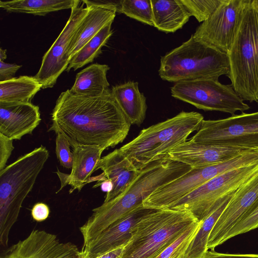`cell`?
Segmentation results:
<instances>
[{"mask_svg": "<svg viewBox=\"0 0 258 258\" xmlns=\"http://www.w3.org/2000/svg\"><path fill=\"white\" fill-rule=\"evenodd\" d=\"M251 5L258 15V0H251Z\"/></svg>", "mask_w": 258, "mask_h": 258, "instance_id": "41", "label": "cell"}, {"mask_svg": "<svg viewBox=\"0 0 258 258\" xmlns=\"http://www.w3.org/2000/svg\"><path fill=\"white\" fill-rule=\"evenodd\" d=\"M251 0H223L193 34L197 39L227 54Z\"/></svg>", "mask_w": 258, "mask_h": 258, "instance_id": "12", "label": "cell"}, {"mask_svg": "<svg viewBox=\"0 0 258 258\" xmlns=\"http://www.w3.org/2000/svg\"><path fill=\"white\" fill-rule=\"evenodd\" d=\"M197 221L188 212L155 209L137 224L121 258H156Z\"/></svg>", "mask_w": 258, "mask_h": 258, "instance_id": "6", "label": "cell"}, {"mask_svg": "<svg viewBox=\"0 0 258 258\" xmlns=\"http://www.w3.org/2000/svg\"><path fill=\"white\" fill-rule=\"evenodd\" d=\"M119 13L145 24L154 26L151 0L121 1Z\"/></svg>", "mask_w": 258, "mask_h": 258, "instance_id": "29", "label": "cell"}, {"mask_svg": "<svg viewBox=\"0 0 258 258\" xmlns=\"http://www.w3.org/2000/svg\"><path fill=\"white\" fill-rule=\"evenodd\" d=\"M202 222L197 221L192 224L156 258H183L188 245L198 232Z\"/></svg>", "mask_w": 258, "mask_h": 258, "instance_id": "30", "label": "cell"}, {"mask_svg": "<svg viewBox=\"0 0 258 258\" xmlns=\"http://www.w3.org/2000/svg\"><path fill=\"white\" fill-rule=\"evenodd\" d=\"M227 55L233 89L243 101L258 102V15L251 0Z\"/></svg>", "mask_w": 258, "mask_h": 258, "instance_id": "7", "label": "cell"}, {"mask_svg": "<svg viewBox=\"0 0 258 258\" xmlns=\"http://www.w3.org/2000/svg\"><path fill=\"white\" fill-rule=\"evenodd\" d=\"M164 81L177 83L198 79H215L229 72L228 55L197 39L186 41L162 56L158 71Z\"/></svg>", "mask_w": 258, "mask_h": 258, "instance_id": "5", "label": "cell"}, {"mask_svg": "<svg viewBox=\"0 0 258 258\" xmlns=\"http://www.w3.org/2000/svg\"><path fill=\"white\" fill-rule=\"evenodd\" d=\"M110 68L107 64L94 63L81 71L77 75L75 83L69 89L74 95L94 97L111 93L107 73Z\"/></svg>", "mask_w": 258, "mask_h": 258, "instance_id": "22", "label": "cell"}, {"mask_svg": "<svg viewBox=\"0 0 258 258\" xmlns=\"http://www.w3.org/2000/svg\"><path fill=\"white\" fill-rule=\"evenodd\" d=\"M203 116L181 111L175 116L142 130L132 141L119 148L138 170L167 158L169 152L198 131Z\"/></svg>", "mask_w": 258, "mask_h": 258, "instance_id": "3", "label": "cell"}, {"mask_svg": "<svg viewBox=\"0 0 258 258\" xmlns=\"http://www.w3.org/2000/svg\"><path fill=\"white\" fill-rule=\"evenodd\" d=\"M252 150L198 143L189 140L171 150L167 158L195 168L222 162Z\"/></svg>", "mask_w": 258, "mask_h": 258, "instance_id": "17", "label": "cell"}, {"mask_svg": "<svg viewBox=\"0 0 258 258\" xmlns=\"http://www.w3.org/2000/svg\"><path fill=\"white\" fill-rule=\"evenodd\" d=\"M89 11L71 44L69 55L71 59L103 27L113 22L115 10L100 7L89 8Z\"/></svg>", "mask_w": 258, "mask_h": 258, "instance_id": "24", "label": "cell"}, {"mask_svg": "<svg viewBox=\"0 0 258 258\" xmlns=\"http://www.w3.org/2000/svg\"><path fill=\"white\" fill-rule=\"evenodd\" d=\"M124 247H120L104 253L87 258H121Z\"/></svg>", "mask_w": 258, "mask_h": 258, "instance_id": "39", "label": "cell"}, {"mask_svg": "<svg viewBox=\"0 0 258 258\" xmlns=\"http://www.w3.org/2000/svg\"><path fill=\"white\" fill-rule=\"evenodd\" d=\"M258 163V151L252 150L222 162L191 169L162 185L143 202L155 209L170 208L180 199L215 177L241 167Z\"/></svg>", "mask_w": 258, "mask_h": 258, "instance_id": "8", "label": "cell"}, {"mask_svg": "<svg viewBox=\"0 0 258 258\" xmlns=\"http://www.w3.org/2000/svg\"><path fill=\"white\" fill-rule=\"evenodd\" d=\"M48 132L63 135L70 146H96L104 150L122 143L131 123L111 93L99 96L61 92L51 113Z\"/></svg>", "mask_w": 258, "mask_h": 258, "instance_id": "1", "label": "cell"}, {"mask_svg": "<svg viewBox=\"0 0 258 258\" xmlns=\"http://www.w3.org/2000/svg\"><path fill=\"white\" fill-rule=\"evenodd\" d=\"M13 141L0 134V171L6 167L7 161L14 149Z\"/></svg>", "mask_w": 258, "mask_h": 258, "instance_id": "34", "label": "cell"}, {"mask_svg": "<svg viewBox=\"0 0 258 258\" xmlns=\"http://www.w3.org/2000/svg\"><path fill=\"white\" fill-rule=\"evenodd\" d=\"M73 162L69 174L57 173L61 181V189L70 185V193L77 189L80 191L87 183L99 180L98 177H90L100 160L104 149L96 146L76 145L73 148Z\"/></svg>", "mask_w": 258, "mask_h": 258, "instance_id": "20", "label": "cell"}, {"mask_svg": "<svg viewBox=\"0 0 258 258\" xmlns=\"http://www.w3.org/2000/svg\"><path fill=\"white\" fill-rule=\"evenodd\" d=\"M173 97L205 111H218L231 115L249 106L237 95L231 85L218 80L198 79L175 83L171 88Z\"/></svg>", "mask_w": 258, "mask_h": 258, "instance_id": "11", "label": "cell"}, {"mask_svg": "<svg viewBox=\"0 0 258 258\" xmlns=\"http://www.w3.org/2000/svg\"><path fill=\"white\" fill-rule=\"evenodd\" d=\"M77 0L0 1V7L10 13L30 14L44 16L53 12L71 9Z\"/></svg>", "mask_w": 258, "mask_h": 258, "instance_id": "26", "label": "cell"}, {"mask_svg": "<svg viewBox=\"0 0 258 258\" xmlns=\"http://www.w3.org/2000/svg\"><path fill=\"white\" fill-rule=\"evenodd\" d=\"M49 157L42 145L18 158L0 171V244L7 246L10 232L23 201Z\"/></svg>", "mask_w": 258, "mask_h": 258, "instance_id": "4", "label": "cell"}, {"mask_svg": "<svg viewBox=\"0 0 258 258\" xmlns=\"http://www.w3.org/2000/svg\"><path fill=\"white\" fill-rule=\"evenodd\" d=\"M223 0H181L191 16L199 22L207 20L214 13Z\"/></svg>", "mask_w": 258, "mask_h": 258, "instance_id": "31", "label": "cell"}, {"mask_svg": "<svg viewBox=\"0 0 258 258\" xmlns=\"http://www.w3.org/2000/svg\"><path fill=\"white\" fill-rule=\"evenodd\" d=\"M55 139V153L60 164L67 169H72L73 154L67 139L61 134L57 133Z\"/></svg>", "mask_w": 258, "mask_h": 258, "instance_id": "33", "label": "cell"}, {"mask_svg": "<svg viewBox=\"0 0 258 258\" xmlns=\"http://www.w3.org/2000/svg\"><path fill=\"white\" fill-rule=\"evenodd\" d=\"M82 3L86 5L88 8L100 7L115 10L119 12L121 1H105V0H83Z\"/></svg>", "mask_w": 258, "mask_h": 258, "instance_id": "35", "label": "cell"}, {"mask_svg": "<svg viewBox=\"0 0 258 258\" xmlns=\"http://www.w3.org/2000/svg\"><path fill=\"white\" fill-rule=\"evenodd\" d=\"M258 172V163L220 174L186 195L168 209L188 212L202 222L230 195Z\"/></svg>", "mask_w": 258, "mask_h": 258, "instance_id": "9", "label": "cell"}, {"mask_svg": "<svg viewBox=\"0 0 258 258\" xmlns=\"http://www.w3.org/2000/svg\"><path fill=\"white\" fill-rule=\"evenodd\" d=\"M154 210L142 205L117 220L94 239L82 246L81 258L97 256L124 247L132 237L138 222L143 216Z\"/></svg>", "mask_w": 258, "mask_h": 258, "instance_id": "16", "label": "cell"}, {"mask_svg": "<svg viewBox=\"0 0 258 258\" xmlns=\"http://www.w3.org/2000/svg\"><path fill=\"white\" fill-rule=\"evenodd\" d=\"M41 120L39 107L31 102L0 103V134L11 140L31 134Z\"/></svg>", "mask_w": 258, "mask_h": 258, "instance_id": "18", "label": "cell"}, {"mask_svg": "<svg viewBox=\"0 0 258 258\" xmlns=\"http://www.w3.org/2000/svg\"><path fill=\"white\" fill-rule=\"evenodd\" d=\"M7 58L6 49L0 48V61H4Z\"/></svg>", "mask_w": 258, "mask_h": 258, "instance_id": "40", "label": "cell"}, {"mask_svg": "<svg viewBox=\"0 0 258 258\" xmlns=\"http://www.w3.org/2000/svg\"><path fill=\"white\" fill-rule=\"evenodd\" d=\"M101 169L104 176L111 181L112 189L106 195L103 203L108 202L123 193L140 173L133 163L119 149L102 157L95 171Z\"/></svg>", "mask_w": 258, "mask_h": 258, "instance_id": "19", "label": "cell"}, {"mask_svg": "<svg viewBox=\"0 0 258 258\" xmlns=\"http://www.w3.org/2000/svg\"><path fill=\"white\" fill-rule=\"evenodd\" d=\"M112 23L110 22L103 27L71 59L67 72L71 69L76 71L82 68L93 61L101 53L102 47L112 34Z\"/></svg>", "mask_w": 258, "mask_h": 258, "instance_id": "28", "label": "cell"}, {"mask_svg": "<svg viewBox=\"0 0 258 258\" xmlns=\"http://www.w3.org/2000/svg\"><path fill=\"white\" fill-rule=\"evenodd\" d=\"M257 201L258 172L233 195L210 233L208 250H214L216 247L223 243L230 229Z\"/></svg>", "mask_w": 258, "mask_h": 258, "instance_id": "15", "label": "cell"}, {"mask_svg": "<svg viewBox=\"0 0 258 258\" xmlns=\"http://www.w3.org/2000/svg\"><path fill=\"white\" fill-rule=\"evenodd\" d=\"M50 210L48 206L43 203L35 204L31 210L32 218L37 222L45 220L49 216Z\"/></svg>", "mask_w": 258, "mask_h": 258, "instance_id": "37", "label": "cell"}, {"mask_svg": "<svg viewBox=\"0 0 258 258\" xmlns=\"http://www.w3.org/2000/svg\"><path fill=\"white\" fill-rule=\"evenodd\" d=\"M138 83L128 81L113 86L111 93L131 124L141 125L146 114V98L140 92Z\"/></svg>", "mask_w": 258, "mask_h": 258, "instance_id": "21", "label": "cell"}, {"mask_svg": "<svg viewBox=\"0 0 258 258\" xmlns=\"http://www.w3.org/2000/svg\"><path fill=\"white\" fill-rule=\"evenodd\" d=\"M191 169L168 158L149 163L123 193L93 209L91 215L81 227V232L88 239L95 238L111 224L143 205L144 201L158 188Z\"/></svg>", "mask_w": 258, "mask_h": 258, "instance_id": "2", "label": "cell"}, {"mask_svg": "<svg viewBox=\"0 0 258 258\" xmlns=\"http://www.w3.org/2000/svg\"><path fill=\"white\" fill-rule=\"evenodd\" d=\"M22 66L15 63H8L0 61V82L11 80Z\"/></svg>", "mask_w": 258, "mask_h": 258, "instance_id": "36", "label": "cell"}, {"mask_svg": "<svg viewBox=\"0 0 258 258\" xmlns=\"http://www.w3.org/2000/svg\"><path fill=\"white\" fill-rule=\"evenodd\" d=\"M203 258H258V254H232L208 250Z\"/></svg>", "mask_w": 258, "mask_h": 258, "instance_id": "38", "label": "cell"}, {"mask_svg": "<svg viewBox=\"0 0 258 258\" xmlns=\"http://www.w3.org/2000/svg\"><path fill=\"white\" fill-rule=\"evenodd\" d=\"M198 143L258 150V111L204 119L190 139Z\"/></svg>", "mask_w": 258, "mask_h": 258, "instance_id": "10", "label": "cell"}, {"mask_svg": "<svg viewBox=\"0 0 258 258\" xmlns=\"http://www.w3.org/2000/svg\"><path fill=\"white\" fill-rule=\"evenodd\" d=\"M154 26L165 33L181 29L191 16L181 0H151Z\"/></svg>", "mask_w": 258, "mask_h": 258, "instance_id": "23", "label": "cell"}, {"mask_svg": "<svg viewBox=\"0 0 258 258\" xmlns=\"http://www.w3.org/2000/svg\"><path fill=\"white\" fill-rule=\"evenodd\" d=\"M42 85L33 77L21 76L0 82V103L31 102Z\"/></svg>", "mask_w": 258, "mask_h": 258, "instance_id": "25", "label": "cell"}, {"mask_svg": "<svg viewBox=\"0 0 258 258\" xmlns=\"http://www.w3.org/2000/svg\"><path fill=\"white\" fill-rule=\"evenodd\" d=\"M233 194L229 196L202 221L198 232L188 245L183 258L203 257L208 250L207 244L210 233Z\"/></svg>", "mask_w": 258, "mask_h": 258, "instance_id": "27", "label": "cell"}, {"mask_svg": "<svg viewBox=\"0 0 258 258\" xmlns=\"http://www.w3.org/2000/svg\"><path fill=\"white\" fill-rule=\"evenodd\" d=\"M258 227V201L234 225L226 235L224 242L236 235Z\"/></svg>", "mask_w": 258, "mask_h": 258, "instance_id": "32", "label": "cell"}, {"mask_svg": "<svg viewBox=\"0 0 258 258\" xmlns=\"http://www.w3.org/2000/svg\"><path fill=\"white\" fill-rule=\"evenodd\" d=\"M1 258H81V250L75 244L60 241L55 234L33 230L4 251Z\"/></svg>", "mask_w": 258, "mask_h": 258, "instance_id": "14", "label": "cell"}, {"mask_svg": "<svg viewBox=\"0 0 258 258\" xmlns=\"http://www.w3.org/2000/svg\"><path fill=\"white\" fill-rule=\"evenodd\" d=\"M77 0L71 9L70 16L62 31L42 57L40 68L34 76L42 89L52 88L62 73L67 70L70 58L69 51L72 41L84 21L89 9Z\"/></svg>", "mask_w": 258, "mask_h": 258, "instance_id": "13", "label": "cell"}]
</instances>
